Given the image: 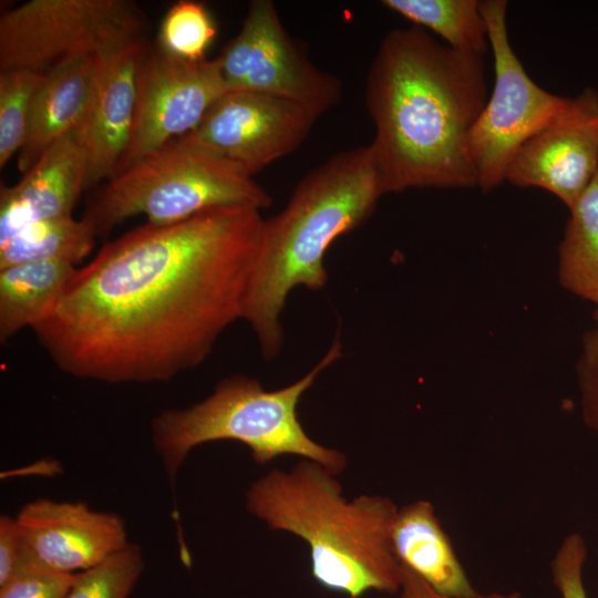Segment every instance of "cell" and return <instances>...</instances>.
<instances>
[{
  "instance_id": "cell-1",
  "label": "cell",
  "mask_w": 598,
  "mask_h": 598,
  "mask_svg": "<svg viewBox=\"0 0 598 598\" xmlns=\"http://www.w3.org/2000/svg\"><path fill=\"white\" fill-rule=\"evenodd\" d=\"M264 218L248 206L144 224L76 268L33 328L56 368L109 384L197 368L243 319Z\"/></svg>"
},
{
  "instance_id": "cell-2",
  "label": "cell",
  "mask_w": 598,
  "mask_h": 598,
  "mask_svg": "<svg viewBox=\"0 0 598 598\" xmlns=\"http://www.w3.org/2000/svg\"><path fill=\"white\" fill-rule=\"evenodd\" d=\"M483 56L421 27L389 31L371 63L365 105L382 194L476 186L468 137L486 104Z\"/></svg>"
},
{
  "instance_id": "cell-3",
  "label": "cell",
  "mask_w": 598,
  "mask_h": 598,
  "mask_svg": "<svg viewBox=\"0 0 598 598\" xmlns=\"http://www.w3.org/2000/svg\"><path fill=\"white\" fill-rule=\"evenodd\" d=\"M370 144L341 152L308 173L286 207L265 219L243 319L254 330L265 359L283 343L281 313L299 286L322 289L324 255L333 241L361 226L382 196Z\"/></svg>"
},
{
  "instance_id": "cell-4",
  "label": "cell",
  "mask_w": 598,
  "mask_h": 598,
  "mask_svg": "<svg viewBox=\"0 0 598 598\" xmlns=\"http://www.w3.org/2000/svg\"><path fill=\"white\" fill-rule=\"evenodd\" d=\"M336 475L301 458L289 471L272 470L256 480L245 493L246 509L308 545L311 575L323 588L350 598L368 591L396 595L403 568L391 533L399 507L382 495L348 501Z\"/></svg>"
},
{
  "instance_id": "cell-5",
  "label": "cell",
  "mask_w": 598,
  "mask_h": 598,
  "mask_svg": "<svg viewBox=\"0 0 598 598\" xmlns=\"http://www.w3.org/2000/svg\"><path fill=\"white\" fill-rule=\"evenodd\" d=\"M341 357L342 344L336 338L316 367L285 388L267 391L256 379L236 374L220 380L198 403L159 412L151 423V437L171 485L175 487L177 473L193 448L221 440L245 444L258 464L296 455L340 474L347 466L346 455L312 440L297 408L318 375Z\"/></svg>"
},
{
  "instance_id": "cell-6",
  "label": "cell",
  "mask_w": 598,
  "mask_h": 598,
  "mask_svg": "<svg viewBox=\"0 0 598 598\" xmlns=\"http://www.w3.org/2000/svg\"><path fill=\"white\" fill-rule=\"evenodd\" d=\"M271 196L236 165L187 136L173 140L107 181L83 217L97 237L135 215L168 225L218 207L264 209Z\"/></svg>"
},
{
  "instance_id": "cell-7",
  "label": "cell",
  "mask_w": 598,
  "mask_h": 598,
  "mask_svg": "<svg viewBox=\"0 0 598 598\" xmlns=\"http://www.w3.org/2000/svg\"><path fill=\"white\" fill-rule=\"evenodd\" d=\"M150 21L130 0H30L0 17V71L45 74L62 61L147 42Z\"/></svg>"
},
{
  "instance_id": "cell-8",
  "label": "cell",
  "mask_w": 598,
  "mask_h": 598,
  "mask_svg": "<svg viewBox=\"0 0 598 598\" xmlns=\"http://www.w3.org/2000/svg\"><path fill=\"white\" fill-rule=\"evenodd\" d=\"M480 10L494 56L495 83L471 130L468 150L476 186L487 193L505 181L520 146L559 115L571 99L542 89L526 73L509 43L507 1H480Z\"/></svg>"
},
{
  "instance_id": "cell-9",
  "label": "cell",
  "mask_w": 598,
  "mask_h": 598,
  "mask_svg": "<svg viewBox=\"0 0 598 598\" xmlns=\"http://www.w3.org/2000/svg\"><path fill=\"white\" fill-rule=\"evenodd\" d=\"M228 91L293 101L319 116L342 97V83L317 68L285 29L270 0H254L238 34L217 56Z\"/></svg>"
},
{
  "instance_id": "cell-10",
  "label": "cell",
  "mask_w": 598,
  "mask_h": 598,
  "mask_svg": "<svg viewBox=\"0 0 598 598\" xmlns=\"http://www.w3.org/2000/svg\"><path fill=\"white\" fill-rule=\"evenodd\" d=\"M227 91L217 58L186 61L148 44L137 71L134 122L118 174L193 132Z\"/></svg>"
},
{
  "instance_id": "cell-11",
  "label": "cell",
  "mask_w": 598,
  "mask_h": 598,
  "mask_svg": "<svg viewBox=\"0 0 598 598\" xmlns=\"http://www.w3.org/2000/svg\"><path fill=\"white\" fill-rule=\"evenodd\" d=\"M318 117L287 99L252 91H227L185 136L252 177L297 150Z\"/></svg>"
},
{
  "instance_id": "cell-12",
  "label": "cell",
  "mask_w": 598,
  "mask_h": 598,
  "mask_svg": "<svg viewBox=\"0 0 598 598\" xmlns=\"http://www.w3.org/2000/svg\"><path fill=\"white\" fill-rule=\"evenodd\" d=\"M598 173V92L586 87L512 159L505 181L540 187L570 209Z\"/></svg>"
},
{
  "instance_id": "cell-13",
  "label": "cell",
  "mask_w": 598,
  "mask_h": 598,
  "mask_svg": "<svg viewBox=\"0 0 598 598\" xmlns=\"http://www.w3.org/2000/svg\"><path fill=\"white\" fill-rule=\"evenodd\" d=\"M16 522L23 544L22 568L76 574L128 545L121 516L82 502L38 498L22 506Z\"/></svg>"
},
{
  "instance_id": "cell-14",
  "label": "cell",
  "mask_w": 598,
  "mask_h": 598,
  "mask_svg": "<svg viewBox=\"0 0 598 598\" xmlns=\"http://www.w3.org/2000/svg\"><path fill=\"white\" fill-rule=\"evenodd\" d=\"M147 42L99 55L80 135L87 156V186L118 174L136 105V79Z\"/></svg>"
},
{
  "instance_id": "cell-15",
  "label": "cell",
  "mask_w": 598,
  "mask_h": 598,
  "mask_svg": "<svg viewBox=\"0 0 598 598\" xmlns=\"http://www.w3.org/2000/svg\"><path fill=\"white\" fill-rule=\"evenodd\" d=\"M87 172L79 130L52 144L16 185L1 187L0 245L33 223L72 215Z\"/></svg>"
},
{
  "instance_id": "cell-16",
  "label": "cell",
  "mask_w": 598,
  "mask_h": 598,
  "mask_svg": "<svg viewBox=\"0 0 598 598\" xmlns=\"http://www.w3.org/2000/svg\"><path fill=\"white\" fill-rule=\"evenodd\" d=\"M391 540L401 566L437 592L453 598L477 595L431 502L417 499L400 507Z\"/></svg>"
},
{
  "instance_id": "cell-17",
  "label": "cell",
  "mask_w": 598,
  "mask_h": 598,
  "mask_svg": "<svg viewBox=\"0 0 598 598\" xmlns=\"http://www.w3.org/2000/svg\"><path fill=\"white\" fill-rule=\"evenodd\" d=\"M94 68L95 56H76L60 62L44 74L19 152L18 168L22 174L52 144L80 130L89 105Z\"/></svg>"
},
{
  "instance_id": "cell-18",
  "label": "cell",
  "mask_w": 598,
  "mask_h": 598,
  "mask_svg": "<svg viewBox=\"0 0 598 598\" xmlns=\"http://www.w3.org/2000/svg\"><path fill=\"white\" fill-rule=\"evenodd\" d=\"M63 260L19 264L0 269V341L33 328L54 305L75 271Z\"/></svg>"
},
{
  "instance_id": "cell-19",
  "label": "cell",
  "mask_w": 598,
  "mask_h": 598,
  "mask_svg": "<svg viewBox=\"0 0 598 598\" xmlns=\"http://www.w3.org/2000/svg\"><path fill=\"white\" fill-rule=\"evenodd\" d=\"M557 275L570 293L598 305V173L569 209Z\"/></svg>"
},
{
  "instance_id": "cell-20",
  "label": "cell",
  "mask_w": 598,
  "mask_h": 598,
  "mask_svg": "<svg viewBox=\"0 0 598 598\" xmlns=\"http://www.w3.org/2000/svg\"><path fill=\"white\" fill-rule=\"evenodd\" d=\"M97 234L84 217L70 216L33 223L0 245V269L33 261L81 262L92 251Z\"/></svg>"
},
{
  "instance_id": "cell-21",
  "label": "cell",
  "mask_w": 598,
  "mask_h": 598,
  "mask_svg": "<svg viewBox=\"0 0 598 598\" xmlns=\"http://www.w3.org/2000/svg\"><path fill=\"white\" fill-rule=\"evenodd\" d=\"M383 6L437 33L455 51L482 55L489 48L476 0H384Z\"/></svg>"
},
{
  "instance_id": "cell-22",
  "label": "cell",
  "mask_w": 598,
  "mask_h": 598,
  "mask_svg": "<svg viewBox=\"0 0 598 598\" xmlns=\"http://www.w3.org/2000/svg\"><path fill=\"white\" fill-rule=\"evenodd\" d=\"M44 74L0 71V167L24 144L34 95Z\"/></svg>"
},
{
  "instance_id": "cell-23",
  "label": "cell",
  "mask_w": 598,
  "mask_h": 598,
  "mask_svg": "<svg viewBox=\"0 0 598 598\" xmlns=\"http://www.w3.org/2000/svg\"><path fill=\"white\" fill-rule=\"evenodd\" d=\"M143 568L141 548L128 543L100 564L76 573L65 598H128Z\"/></svg>"
},
{
  "instance_id": "cell-24",
  "label": "cell",
  "mask_w": 598,
  "mask_h": 598,
  "mask_svg": "<svg viewBox=\"0 0 598 598\" xmlns=\"http://www.w3.org/2000/svg\"><path fill=\"white\" fill-rule=\"evenodd\" d=\"M215 34L213 20L202 3L179 1L166 13L157 45L175 58L202 61Z\"/></svg>"
},
{
  "instance_id": "cell-25",
  "label": "cell",
  "mask_w": 598,
  "mask_h": 598,
  "mask_svg": "<svg viewBox=\"0 0 598 598\" xmlns=\"http://www.w3.org/2000/svg\"><path fill=\"white\" fill-rule=\"evenodd\" d=\"M587 553L586 539L579 533L568 534L557 548L550 571L560 598H588L584 582Z\"/></svg>"
},
{
  "instance_id": "cell-26",
  "label": "cell",
  "mask_w": 598,
  "mask_h": 598,
  "mask_svg": "<svg viewBox=\"0 0 598 598\" xmlns=\"http://www.w3.org/2000/svg\"><path fill=\"white\" fill-rule=\"evenodd\" d=\"M580 414L585 425L598 436V328L584 332L576 363Z\"/></svg>"
},
{
  "instance_id": "cell-27",
  "label": "cell",
  "mask_w": 598,
  "mask_h": 598,
  "mask_svg": "<svg viewBox=\"0 0 598 598\" xmlns=\"http://www.w3.org/2000/svg\"><path fill=\"white\" fill-rule=\"evenodd\" d=\"M75 574L25 567L0 586V598H65Z\"/></svg>"
},
{
  "instance_id": "cell-28",
  "label": "cell",
  "mask_w": 598,
  "mask_h": 598,
  "mask_svg": "<svg viewBox=\"0 0 598 598\" xmlns=\"http://www.w3.org/2000/svg\"><path fill=\"white\" fill-rule=\"evenodd\" d=\"M24 563L21 535L16 517H0V586L19 571Z\"/></svg>"
},
{
  "instance_id": "cell-29",
  "label": "cell",
  "mask_w": 598,
  "mask_h": 598,
  "mask_svg": "<svg viewBox=\"0 0 598 598\" xmlns=\"http://www.w3.org/2000/svg\"><path fill=\"white\" fill-rule=\"evenodd\" d=\"M403 578L396 598H453L437 592L422 578L403 567ZM472 598H520L517 591L477 594Z\"/></svg>"
},
{
  "instance_id": "cell-30",
  "label": "cell",
  "mask_w": 598,
  "mask_h": 598,
  "mask_svg": "<svg viewBox=\"0 0 598 598\" xmlns=\"http://www.w3.org/2000/svg\"><path fill=\"white\" fill-rule=\"evenodd\" d=\"M594 319H595V321L597 323V328H598V305L596 306V310L594 312Z\"/></svg>"
},
{
  "instance_id": "cell-31",
  "label": "cell",
  "mask_w": 598,
  "mask_h": 598,
  "mask_svg": "<svg viewBox=\"0 0 598 598\" xmlns=\"http://www.w3.org/2000/svg\"><path fill=\"white\" fill-rule=\"evenodd\" d=\"M597 559H598V548H597Z\"/></svg>"
}]
</instances>
